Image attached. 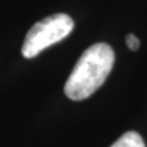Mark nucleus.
<instances>
[{
	"label": "nucleus",
	"instance_id": "obj_3",
	"mask_svg": "<svg viewBox=\"0 0 147 147\" xmlns=\"http://www.w3.org/2000/svg\"><path fill=\"white\" fill-rule=\"evenodd\" d=\"M110 147H146L142 136L138 132H125L120 139H117Z\"/></svg>",
	"mask_w": 147,
	"mask_h": 147
},
{
	"label": "nucleus",
	"instance_id": "obj_1",
	"mask_svg": "<svg viewBox=\"0 0 147 147\" xmlns=\"http://www.w3.org/2000/svg\"><path fill=\"white\" fill-rule=\"evenodd\" d=\"M115 64L113 49L104 42L94 44L86 49L78 63L75 64L64 93L72 101H82L89 98L100 89L109 76Z\"/></svg>",
	"mask_w": 147,
	"mask_h": 147
},
{
	"label": "nucleus",
	"instance_id": "obj_4",
	"mask_svg": "<svg viewBox=\"0 0 147 147\" xmlns=\"http://www.w3.org/2000/svg\"><path fill=\"white\" fill-rule=\"evenodd\" d=\"M125 44L128 49H131V51H138V48L140 45V41H139V38L136 36H134V34H128L125 38Z\"/></svg>",
	"mask_w": 147,
	"mask_h": 147
},
{
	"label": "nucleus",
	"instance_id": "obj_2",
	"mask_svg": "<svg viewBox=\"0 0 147 147\" xmlns=\"http://www.w3.org/2000/svg\"><path fill=\"white\" fill-rule=\"evenodd\" d=\"M74 21L67 14H53L37 22L27 32L22 55L26 59L36 57L44 49L64 40L72 32Z\"/></svg>",
	"mask_w": 147,
	"mask_h": 147
}]
</instances>
